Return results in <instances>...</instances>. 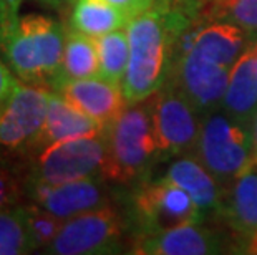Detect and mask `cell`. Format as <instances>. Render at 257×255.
<instances>
[{
	"label": "cell",
	"mask_w": 257,
	"mask_h": 255,
	"mask_svg": "<svg viewBox=\"0 0 257 255\" xmlns=\"http://www.w3.org/2000/svg\"><path fill=\"white\" fill-rule=\"evenodd\" d=\"M189 22V10L169 0H156L150 10L130 20V62L121 83L128 105L146 101L168 81L176 40Z\"/></svg>",
	"instance_id": "6da1fadb"
},
{
	"label": "cell",
	"mask_w": 257,
	"mask_h": 255,
	"mask_svg": "<svg viewBox=\"0 0 257 255\" xmlns=\"http://www.w3.org/2000/svg\"><path fill=\"white\" fill-rule=\"evenodd\" d=\"M103 177L116 186H135L151 177L156 162H161L153 129L150 105L133 103L108 126Z\"/></svg>",
	"instance_id": "7a4b0ae2"
},
{
	"label": "cell",
	"mask_w": 257,
	"mask_h": 255,
	"mask_svg": "<svg viewBox=\"0 0 257 255\" xmlns=\"http://www.w3.org/2000/svg\"><path fill=\"white\" fill-rule=\"evenodd\" d=\"M65 39L67 29L57 19L27 14L19 17L0 55L19 80L48 88L62 67Z\"/></svg>",
	"instance_id": "3957f363"
},
{
	"label": "cell",
	"mask_w": 257,
	"mask_h": 255,
	"mask_svg": "<svg viewBox=\"0 0 257 255\" xmlns=\"http://www.w3.org/2000/svg\"><path fill=\"white\" fill-rule=\"evenodd\" d=\"M194 157L224 184L252 166V121L232 116L222 108L202 115Z\"/></svg>",
	"instance_id": "277c9868"
},
{
	"label": "cell",
	"mask_w": 257,
	"mask_h": 255,
	"mask_svg": "<svg viewBox=\"0 0 257 255\" xmlns=\"http://www.w3.org/2000/svg\"><path fill=\"white\" fill-rule=\"evenodd\" d=\"M204 219L194 200L163 177H150L131 186L126 224L133 227L135 238Z\"/></svg>",
	"instance_id": "5b68a950"
},
{
	"label": "cell",
	"mask_w": 257,
	"mask_h": 255,
	"mask_svg": "<svg viewBox=\"0 0 257 255\" xmlns=\"http://www.w3.org/2000/svg\"><path fill=\"white\" fill-rule=\"evenodd\" d=\"M148 105L161 161L194 149L202 115L173 81L168 80L151 98H148Z\"/></svg>",
	"instance_id": "8992f818"
},
{
	"label": "cell",
	"mask_w": 257,
	"mask_h": 255,
	"mask_svg": "<svg viewBox=\"0 0 257 255\" xmlns=\"http://www.w3.org/2000/svg\"><path fill=\"white\" fill-rule=\"evenodd\" d=\"M126 219L110 204L65 220L45 250L53 255H103L123 252Z\"/></svg>",
	"instance_id": "52a82bcc"
},
{
	"label": "cell",
	"mask_w": 257,
	"mask_h": 255,
	"mask_svg": "<svg viewBox=\"0 0 257 255\" xmlns=\"http://www.w3.org/2000/svg\"><path fill=\"white\" fill-rule=\"evenodd\" d=\"M105 154V136L80 138L48 144L37 151L29 181L62 184L103 176Z\"/></svg>",
	"instance_id": "ba28073f"
},
{
	"label": "cell",
	"mask_w": 257,
	"mask_h": 255,
	"mask_svg": "<svg viewBox=\"0 0 257 255\" xmlns=\"http://www.w3.org/2000/svg\"><path fill=\"white\" fill-rule=\"evenodd\" d=\"M50 91L19 80L10 96L0 105V149H34L45 124Z\"/></svg>",
	"instance_id": "9c48e42d"
},
{
	"label": "cell",
	"mask_w": 257,
	"mask_h": 255,
	"mask_svg": "<svg viewBox=\"0 0 257 255\" xmlns=\"http://www.w3.org/2000/svg\"><path fill=\"white\" fill-rule=\"evenodd\" d=\"M229 72V67L183 47L179 53H174L171 75L168 80L183 91L201 115H206L221 106Z\"/></svg>",
	"instance_id": "30bf717a"
},
{
	"label": "cell",
	"mask_w": 257,
	"mask_h": 255,
	"mask_svg": "<svg viewBox=\"0 0 257 255\" xmlns=\"http://www.w3.org/2000/svg\"><path fill=\"white\" fill-rule=\"evenodd\" d=\"M103 176H93L62 184L27 181V197L62 220L110 204V189Z\"/></svg>",
	"instance_id": "8fae6325"
},
{
	"label": "cell",
	"mask_w": 257,
	"mask_h": 255,
	"mask_svg": "<svg viewBox=\"0 0 257 255\" xmlns=\"http://www.w3.org/2000/svg\"><path fill=\"white\" fill-rule=\"evenodd\" d=\"M48 90L63 96L85 115L105 124L106 128L128 106L121 86L101 77L78 80L53 78Z\"/></svg>",
	"instance_id": "7c38bea8"
},
{
	"label": "cell",
	"mask_w": 257,
	"mask_h": 255,
	"mask_svg": "<svg viewBox=\"0 0 257 255\" xmlns=\"http://www.w3.org/2000/svg\"><path fill=\"white\" fill-rule=\"evenodd\" d=\"M224 238L216 230L198 224H184L135 238L131 253L140 255H211L224 252Z\"/></svg>",
	"instance_id": "4fadbf2b"
},
{
	"label": "cell",
	"mask_w": 257,
	"mask_h": 255,
	"mask_svg": "<svg viewBox=\"0 0 257 255\" xmlns=\"http://www.w3.org/2000/svg\"><path fill=\"white\" fill-rule=\"evenodd\" d=\"M106 129L108 128L105 124L85 115L63 96L50 91L47 119L34 146V151H38L53 143H62V141L105 136Z\"/></svg>",
	"instance_id": "5bb4252c"
},
{
	"label": "cell",
	"mask_w": 257,
	"mask_h": 255,
	"mask_svg": "<svg viewBox=\"0 0 257 255\" xmlns=\"http://www.w3.org/2000/svg\"><path fill=\"white\" fill-rule=\"evenodd\" d=\"M163 179L183 189L204 217L219 212L226 189L196 157H174Z\"/></svg>",
	"instance_id": "9a60e30c"
},
{
	"label": "cell",
	"mask_w": 257,
	"mask_h": 255,
	"mask_svg": "<svg viewBox=\"0 0 257 255\" xmlns=\"http://www.w3.org/2000/svg\"><path fill=\"white\" fill-rule=\"evenodd\" d=\"M221 108L232 116L252 121L257 113V39H250L229 72Z\"/></svg>",
	"instance_id": "2e32d148"
},
{
	"label": "cell",
	"mask_w": 257,
	"mask_h": 255,
	"mask_svg": "<svg viewBox=\"0 0 257 255\" xmlns=\"http://www.w3.org/2000/svg\"><path fill=\"white\" fill-rule=\"evenodd\" d=\"M250 37L239 27L227 22L207 20L186 35L183 47L201 53L214 62L232 68L240 53L247 47Z\"/></svg>",
	"instance_id": "e0dca14e"
},
{
	"label": "cell",
	"mask_w": 257,
	"mask_h": 255,
	"mask_svg": "<svg viewBox=\"0 0 257 255\" xmlns=\"http://www.w3.org/2000/svg\"><path fill=\"white\" fill-rule=\"evenodd\" d=\"M219 212L240 238L257 232V167L249 166L231 182Z\"/></svg>",
	"instance_id": "ac0fdd59"
},
{
	"label": "cell",
	"mask_w": 257,
	"mask_h": 255,
	"mask_svg": "<svg viewBox=\"0 0 257 255\" xmlns=\"http://www.w3.org/2000/svg\"><path fill=\"white\" fill-rule=\"evenodd\" d=\"M130 17L106 0H75L70 15V29L98 39L113 30L126 29Z\"/></svg>",
	"instance_id": "d6986e66"
},
{
	"label": "cell",
	"mask_w": 257,
	"mask_h": 255,
	"mask_svg": "<svg viewBox=\"0 0 257 255\" xmlns=\"http://www.w3.org/2000/svg\"><path fill=\"white\" fill-rule=\"evenodd\" d=\"M93 77H100V57H98L96 40L81 32L67 29L62 67L55 78L78 80Z\"/></svg>",
	"instance_id": "ffe728a7"
},
{
	"label": "cell",
	"mask_w": 257,
	"mask_h": 255,
	"mask_svg": "<svg viewBox=\"0 0 257 255\" xmlns=\"http://www.w3.org/2000/svg\"><path fill=\"white\" fill-rule=\"evenodd\" d=\"M96 48L100 57V77L121 86L130 62V39L126 29L113 30L98 37Z\"/></svg>",
	"instance_id": "44dd1931"
},
{
	"label": "cell",
	"mask_w": 257,
	"mask_h": 255,
	"mask_svg": "<svg viewBox=\"0 0 257 255\" xmlns=\"http://www.w3.org/2000/svg\"><path fill=\"white\" fill-rule=\"evenodd\" d=\"M34 250L24 205L0 209V255H24Z\"/></svg>",
	"instance_id": "7402d4cb"
},
{
	"label": "cell",
	"mask_w": 257,
	"mask_h": 255,
	"mask_svg": "<svg viewBox=\"0 0 257 255\" xmlns=\"http://www.w3.org/2000/svg\"><path fill=\"white\" fill-rule=\"evenodd\" d=\"M204 14L207 20L227 22L257 39V0H209Z\"/></svg>",
	"instance_id": "603a6c76"
},
{
	"label": "cell",
	"mask_w": 257,
	"mask_h": 255,
	"mask_svg": "<svg viewBox=\"0 0 257 255\" xmlns=\"http://www.w3.org/2000/svg\"><path fill=\"white\" fill-rule=\"evenodd\" d=\"M24 210H25L27 227H29L35 250L37 248H43V250H45L53 242V238L57 237L65 220L58 219V217H55L50 212H47L45 209L38 207L34 202H30L29 205H24Z\"/></svg>",
	"instance_id": "cb8c5ba5"
},
{
	"label": "cell",
	"mask_w": 257,
	"mask_h": 255,
	"mask_svg": "<svg viewBox=\"0 0 257 255\" xmlns=\"http://www.w3.org/2000/svg\"><path fill=\"white\" fill-rule=\"evenodd\" d=\"M24 0H0V52L14 25L19 20V10Z\"/></svg>",
	"instance_id": "d4e9b609"
},
{
	"label": "cell",
	"mask_w": 257,
	"mask_h": 255,
	"mask_svg": "<svg viewBox=\"0 0 257 255\" xmlns=\"http://www.w3.org/2000/svg\"><path fill=\"white\" fill-rule=\"evenodd\" d=\"M114 7H118L121 12H124L130 19L136 17V15L150 10L153 5L156 4V0H106Z\"/></svg>",
	"instance_id": "484cf974"
},
{
	"label": "cell",
	"mask_w": 257,
	"mask_h": 255,
	"mask_svg": "<svg viewBox=\"0 0 257 255\" xmlns=\"http://www.w3.org/2000/svg\"><path fill=\"white\" fill-rule=\"evenodd\" d=\"M17 83H19V78L15 77L12 70L9 68V65L5 63L4 60H0V105L9 98Z\"/></svg>",
	"instance_id": "4316f807"
},
{
	"label": "cell",
	"mask_w": 257,
	"mask_h": 255,
	"mask_svg": "<svg viewBox=\"0 0 257 255\" xmlns=\"http://www.w3.org/2000/svg\"><path fill=\"white\" fill-rule=\"evenodd\" d=\"M17 200V189H15L14 182L0 171V209H7L15 205Z\"/></svg>",
	"instance_id": "83f0119b"
},
{
	"label": "cell",
	"mask_w": 257,
	"mask_h": 255,
	"mask_svg": "<svg viewBox=\"0 0 257 255\" xmlns=\"http://www.w3.org/2000/svg\"><path fill=\"white\" fill-rule=\"evenodd\" d=\"M252 166L257 167V113L252 118Z\"/></svg>",
	"instance_id": "f1b7e54d"
},
{
	"label": "cell",
	"mask_w": 257,
	"mask_h": 255,
	"mask_svg": "<svg viewBox=\"0 0 257 255\" xmlns=\"http://www.w3.org/2000/svg\"><path fill=\"white\" fill-rule=\"evenodd\" d=\"M43 5L47 7H52V9H65V7H70L73 5L75 0H40Z\"/></svg>",
	"instance_id": "f546056e"
}]
</instances>
